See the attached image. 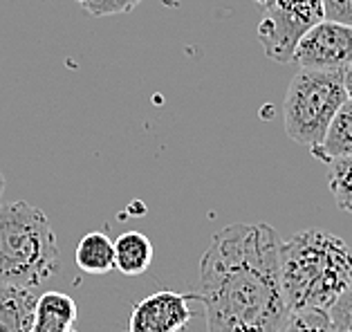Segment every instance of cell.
I'll list each match as a JSON object with an SVG mask.
<instances>
[{
	"label": "cell",
	"mask_w": 352,
	"mask_h": 332,
	"mask_svg": "<svg viewBox=\"0 0 352 332\" xmlns=\"http://www.w3.org/2000/svg\"><path fill=\"white\" fill-rule=\"evenodd\" d=\"M278 258V234L267 223H236L213 236L197 292L209 332H280L289 308Z\"/></svg>",
	"instance_id": "cell-1"
},
{
	"label": "cell",
	"mask_w": 352,
	"mask_h": 332,
	"mask_svg": "<svg viewBox=\"0 0 352 332\" xmlns=\"http://www.w3.org/2000/svg\"><path fill=\"white\" fill-rule=\"evenodd\" d=\"M280 287L289 312L330 310L352 285V250L323 229L280 243Z\"/></svg>",
	"instance_id": "cell-2"
},
{
	"label": "cell",
	"mask_w": 352,
	"mask_h": 332,
	"mask_svg": "<svg viewBox=\"0 0 352 332\" xmlns=\"http://www.w3.org/2000/svg\"><path fill=\"white\" fill-rule=\"evenodd\" d=\"M61 272L50 218L25 200L0 204V285L36 289Z\"/></svg>",
	"instance_id": "cell-3"
},
{
	"label": "cell",
	"mask_w": 352,
	"mask_h": 332,
	"mask_svg": "<svg viewBox=\"0 0 352 332\" xmlns=\"http://www.w3.org/2000/svg\"><path fill=\"white\" fill-rule=\"evenodd\" d=\"M346 101L348 92L343 86V72L298 70L283 104L287 137L310 151L319 148L334 115Z\"/></svg>",
	"instance_id": "cell-4"
},
{
	"label": "cell",
	"mask_w": 352,
	"mask_h": 332,
	"mask_svg": "<svg viewBox=\"0 0 352 332\" xmlns=\"http://www.w3.org/2000/svg\"><path fill=\"white\" fill-rule=\"evenodd\" d=\"M321 21H325L323 0H278L258 23L265 54L276 63H292L298 41Z\"/></svg>",
	"instance_id": "cell-5"
},
{
	"label": "cell",
	"mask_w": 352,
	"mask_h": 332,
	"mask_svg": "<svg viewBox=\"0 0 352 332\" xmlns=\"http://www.w3.org/2000/svg\"><path fill=\"white\" fill-rule=\"evenodd\" d=\"M300 70L346 72L352 65V27L321 21L298 41L292 56Z\"/></svg>",
	"instance_id": "cell-6"
},
{
	"label": "cell",
	"mask_w": 352,
	"mask_h": 332,
	"mask_svg": "<svg viewBox=\"0 0 352 332\" xmlns=\"http://www.w3.org/2000/svg\"><path fill=\"white\" fill-rule=\"evenodd\" d=\"M200 301V294H184L162 289L146 296L135 305L128 321V332H182L195 317L191 303Z\"/></svg>",
	"instance_id": "cell-7"
},
{
	"label": "cell",
	"mask_w": 352,
	"mask_h": 332,
	"mask_svg": "<svg viewBox=\"0 0 352 332\" xmlns=\"http://www.w3.org/2000/svg\"><path fill=\"white\" fill-rule=\"evenodd\" d=\"M36 299L34 289L0 285V332H32Z\"/></svg>",
	"instance_id": "cell-8"
},
{
	"label": "cell",
	"mask_w": 352,
	"mask_h": 332,
	"mask_svg": "<svg viewBox=\"0 0 352 332\" xmlns=\"http://www.w3.org/2000/svg\"><path fill=\"white\" fill-rule=\"evenodd\" d=\"M312 155L319 162H323V164H330L332 159L352 155V99H348L339 108V113L334 115L323 142L319 144V148L312 151Z\"/></svg>",
	"instance_id": "cell-9"
},
{
	"label": "cell",
	"mask_w": 352,
	"mask_h": 332,
	"mask_svg": "<svg viewBox=\"0 0 352 332\" xmlns=\"http://www.w3.org/2000/svg\"><path fill=\"white\" fill-rule=\"evenodd\" d=\"M153 263V243L142 232H126L115 243V269L124 276H140Z\"/></svg>",
	"instance_id": "cell-10"
},
{
	"label": "cell",
	"mask_w": 352,
	"mask_h": 332,
	"mask_svg": "<svg viewBox=\"0 0 352 332\" xmlns=\"http://www.w3.org/2000/svg\"><path fill=\"white\" fill-rule=\"evenodd\" d=\"M74 261L85 274H108L115 269V243L101 232L85 234L76 245Z\"/></svg>",
	"instance_id": "cell-11"
},
{
	"label": "cell",
	"mask_w": 352,
	"mask_h": 332,
	"mask_svg": "<svg viewBox=\"0 0 352 332\" xmlns=\"http://www.w3.org/2000/svg\"><path fill=\"white\" fill-rule=\"evenodd\" d=\"M328 186L337 207L352 216V155L330 162Z\"/></svg>",
	"instance_id": "cell-12"
},
{
	"label": "cell",
	"mask_w": 352,
	"mask_h": 332,
	"mask_svg": "<svg viewBox=\"0 0 352 332\" xmlns=\"http://www.w3.org/2000/svg\"><path fill=\"white\" fill-rule=\"evenodd\" d=\"M36 319L74 326L76 319H79V308H76V301L72 296L63 292H45L36 299Z\"/></svg>",
	"instance_id": "cell-13"
},
{
	"label": "cell",
	"mask_w": 352,
	"mask_h": 332,
	"mask_svg": "<svg viewBox=\"0 0 352 332\" xmlns=\"http://www.w3.org/2000/svg\"><path fill=\"white\" fill-rule=\"evenodd\" d=\"M280 332H334V323L328 310H303L289 312Z\"/></svg>",
	"instance_id": "cell-14"
},
{
	"label": "cell",
	"mask_w": 352,
	"mask_h": 332,
	"mask_svg": "<svg viewBox=\"0 0 352 332\" xmlns=\"http://www.w3.org/2000/svg\"><path fill=\"white\" fill-rule=\"evenodd\" d=\"M142 0H88L83 5V10H88L92 16H117L133 12Z\"/></svg>",
	"instance_id": "cell-15"
},
{
	"label": "cell",
	"mask_w": 352,
	"mask_h": 332,
	"mask_svg": "<svg viewBox=\"0 0 352 332\" xmlns=\"http://www.w3.org/2000/svg\"><path fill=\"white\" fill-rule=\"evenodd\" d=\"M328 312L334 323V332H352V285Z\"/></svg>",
	"instance_id": "cell-16"
},
{
	"label": "cell",
	"mask_w": 352,
	"mask_h": 332,
	"mask_svg": "<svg viewBox=\"0 0 352 332\" xmlns=\"http://www.w3.org/2000/svg\"><path fill=\"white\" fill-rule=\"evenodd\" d=\"M325 21L352 27V0H323Z\"/></svg>",
	"instance_id": "cell-17"
},
{
	"label": "cell",
	"mask_w": 352,
	"mask_h": 332,
	"mask_svg": "<svg viewBox=\"0 0 352 332\" xmlns=\"http://www.w3.org/2000/svg\"><path fill=\"white\" fill-rule=\"evenodd\" d=\"M32 332H79L74 326H67V323H58V321H45V319H34V328Z\"/></svg>",
	"instance_id": "cell-18"
},
{
	"label": "cell",
	"mask_w": 352,
	"mask_h": 332,
	"mask_svg": "<svg viewBox=\"0 0 352 332\" xmlns=\"http://www.w3.org/2000/svg\"><path fill=\"white\" fill-rule=\"evenodd\" d=\"M343 86H346V92H348V99H352V65L348 67L346 72H343Z\"/></svg>",
	"instance_id": "cell-19"
},
{
	"label": "cell",
	"mask_w": 352,
	"mask_h": 332,
	"mask_svg": "<svg viewBox=\"0 0 352 332\" xmlns=\"http://www.w3.org/2000/svg\"><path fill=\"white\" fill-rule=\"evenodd\" d=\"M254 3H256V5H258V7H261V10H263V12H267V10H270V7H274V5H276V3H278V0H254Z\"/></svg>",
	"instance_id": "cell-20"
},
{
	"label": "cell",
	"mask_w": 352,
	"mask_h": 332,
	"mask_svg": "<svg viewBox=\"0 0 352 332\" xmlns=\"http://www.w3.org/2000/svg\"><path fill=\"white\" fill-rule=\"evenodd\" d=\"M3 193H5V175L0 173V204H3Z\"/></svg>",
	"instance_id": "cell-21"
},
{
	"label": "cell",
	"mask_w": 352,
	"mask_h": 332,
	"mask_svg": "<svg viewBox=\"0 0 352 332\" xmlns=\"http://www.w3.org/2000/svg\"><path fill=\"white\" fill-rule=\"evenodd\" d=\"M74 3H79V5H81V7H83V5H85V3H88V0H74Z\"/></svg>",
	"instance_id": "cell-22"
}]
</instances>
